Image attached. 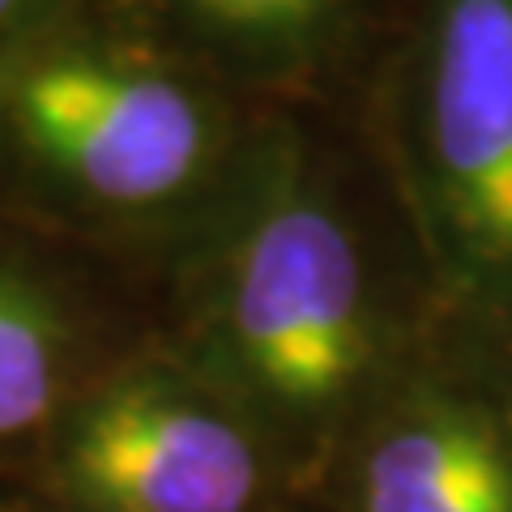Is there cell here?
Wrapping results in <instances>:
<instances>
[{"label": "cell", "mask_w": 512, "mask_h": 512, "mask_svg": "<svg viewBox=\"0 0 512 512\" xmlns=\"http://www.w3.org/2000/svg\"><path fill=\"white\" fill-rule=\"evenodd\" d=\"M235 333L282 402H333L363 359V278L325 210L286 201L256 222L235 278Z\"/></svg>", "instance_id": "obj_1"}, {"label": "cell", "mask_w": 512, "mask_h": 512, "mask_svg": "<svg viewBox=\"0 0 512 512\" xmlns=\"http://www.w3.org/2000/svg\"><path fill=\"white\" fill-rule=\"evenodd\" d=\"M30 141L103 201L171 197L201 163L205 124L188 94L154 73L52 60L22 86Z\"/></svg>", "instance_id": "obj_2"}, {"label": "cell", "mask_w": 512, "mask_h": 512, "mask_svg": "<svg viewBox=\"0 0 512 512\" xmlns=\"http://www.w3.org/2000/svg\"><path fill=\"white\" fill-rule=\"evenodd\" d=\"M69 478L94 512H248L256 457L218 414L158 389H120L82 414Z\"/></svg>", "instance_id": "obj_3"}, {"label": "cell", "mask_w": 512, "mask_h": 512, "mask_svg": "<svg viewBox=\"0 0 512 512\" xmlns=\"http://www.w3.org/2000/svg\"><path fill=\"white\" fill-rule=\"evenodd\" d=\"M431 137L457 231L512 265V0H448Z\"/></svg>", "instance_id": "obj_4"}, {"label": "cell", "mask_w": 512, "mask_h": 512, "mask_svg": "<svg viewBox=\"0 0 512 512\" xmlns=\"http://www.w3.org/2000/svg\"><path fill=\"white\" fill-rule=\"evenodd\" d=\"M363 512H512V448L483 414L427 406L372 448Z\"/></svg>", "instance_id": "obj_5"}, {"label": "cell", "mask_w": 512, "mask_h": 512, "mask_svg": "<svg viewBox=\"0 0 512 512\" xmlns=\"http://www.w3.org/2000/svg\"><path fill=\"white\" fill-rule=\"evenodd\" d=\"M56 384L52 325L35 299L0 282V440L43 419Z\"/></svg>", "instance_id": "obj_6"}, {"label": "cell", "mask_w": 512, "mask_h": 512, "mask_svg": "<svg viewBox=\"0 0 512 512\" xmlns=\"http://www.w3.org/2000/svg\"><path fill=\"white\" fill-rule=\"evenodd\" d=\"M214 13V18L231 22V26H295L316 9V0H197Z\"/></svg>", "instance_id": "obj_7"}, {"label": "cell", "mask_w": 512, "mask_h": 512, "mask_svg": "<svg viewBox=\"0 0 512 512\" xmlns=\"http://www.w3.org/2000/svg\"><path fill=\"white\" fill-rule=\"evenodd\" d=\"M18 5H22V0H0V22L13 18V13H18Z\"/></svg>", "instance_id": "obj_8"}]
</instances>
